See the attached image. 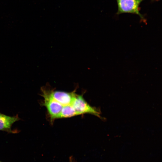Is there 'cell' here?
I'll return each instance as SVG.
<instances>
[{"label":"cell","instance_id":"obj_1","mask_svg":"<svg viewBox=\"0 0 162 162\" xmlns=\"http://www.w3.org/2000/svg\"><path fill=\"white\" fill-rule=\"evenodd\" d=\"M41 92V95L44 98L41 103V105L46 108L50 121L52 123L56 119L63 106L52 98L50 93L49 87H42Z\"/></svg>","mask_w":162,"mask_h":162},{"label":"cell","instance_id":"obj_2","mask_svg":"<svg viewBox=\"0 0 162 162\" xmlns=\"http://www.w3.org/2000/svg\"><path fill=\"white\" fill-rule=\"evenodd\" d=\"M116 0L118 7L117 14L125 13L135 14L138 15L143 21L145 20L144 16L140 11V5L143 0Z\"/></svg>","mask_w":162,"mask_h":162},{"label":"cell","instance_id":"obj_3","mask_svg":"<svg viewBox=\"0 0 162 162\" xmlns=\"http://www.w3.org/2000/svg\"><path fill=\"white\" fill-rule=\"evenodd\" d=\"M71 104L79 115L89 114L100 117L99 110L89 105L83 98V94H76Z\"/></svg>","mask_w":162,"mask_h":162},{"label":"cell","instance_id":"obj_4","mask_svg":"<svg viewBox=\"0 0 162 162\" xmlns=\"http://www.w3.org/2000/svg\"><path fill=\"white\" fill-rule=\"evenodd\" d=\"M76 88L70 92L55 90L50 88L52 98L63 106L71 104L76 94Z\"/></svg>","mask_w":162,"mask_h":162},{"label":"cell","instance_id":"obj_5","mask_svg":"<svg viewBox=\"0 0 162 162\" xmlns=\"http://www.w3.org/2000/svg\"><path fill=\"white\" fill-rule=\"evenodd\" d=\"M20 118L18 115L9 116L0 113V130L10 133H15L17 132L11 129L12 124Z\"/></svg>","mask_w":162,"mask_h":162},{"label":"cell","instance_id":"obj_6","mask_svg":"<svg viewBox=\"0 0 162 162\" xmlns=\"http://www.w3.org/2000/svg\"><path fill=\"white\" fill-rule=\"evenodd\" d=\"M79 115L71 104L63 106L56 119L71 118Z\"/></svg>","mask_w":162,"mask_h":162},{"label":"cell","instance_id":"obj_7","mask_svg":"<svg viewBox=\"0 0 162 162\" xmlns=\"http://www.w3.org/2000/svg\"><path fill=\"white\" fill-rule=\"evenodd\" d=\"M152 0V1H158V0Z\"/></svg>","mask_w":162,"mask_h":162},{"label":"cell","instance_id":"obj_8","mask_svg":"<svg viewBox=\"0 0 162 162\" xmlns=\"http://www.w3.org/2000/svg\"><path fill=\"white\" fill-rule=\"evenodd\" d=\"M0 162H1V161H0Z\"/></svg>","mask_w":162,"mask_h":162}]
</instances>
